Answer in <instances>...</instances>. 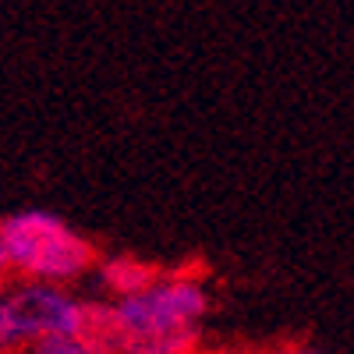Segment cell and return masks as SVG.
<instances>
[{"label": "cell", "mask_w": 354, "mask_h": 354, "mask_svg": "<svg viewBox=\"0 0 354 354\" xmlns=\"http://www.w3.org/2000/svg\"><path fill=\"white\" fill-rule=\"evenodd\" d=\"M0 298H4V308L11 315L18 347L32 344V340H43V337H61V333H78L82 330L85 298L71 294L68 287L21 280V283H11Z\"/></svg>", "instance_id": "cell-3"}, {"label": "cell", "mask_w": 354, "mask_h": 354, "mask_svg": "<svg viewBox=\"0 0 354 354\" xmlns=\"http://www.w3.org/2000/svg\"><path fill=\"white\" fill-rule=\"evenodd\" d=\"M0 245L11 262V273L32 283L68 287L88 270H96L100 252L68 220L46 209H21L0 220Z\"/></svg>", "instance_id": "cell-2"}, {"label": "cell", "mask_w": 354, "mask_h": 354, "mask_svg": "<svg viewBox=\"0 0 354 354\" xmlns=\"http://www.w3.org/2000/svg\"><path fill=\"white\" fill-rule=\"evenodd\" d=\"M11 262H8V255H4V245H0V294H4L8 287H11Z\"/></svg>", "instance_id": "cell-8"}, {"label": "cell", "mask_w": 354, "mask_h": 354, "mask_svg": "<svg viewBox=\"0 0 354 354\" xmlns=\"http://www.w3.org/2000/svg\"><path fill=\"white\" fill-rule=\"evenodd\" d=\"M18 347V337H15V326H11V315L4 308V298H0V354Z\"/></svg>", "instance_id": "cell-6"}, {"label": "cell", "mask_w": 354, "mask_h": 354, "mask_svg": "<svg viewBox=\"0 0 354 354\" xmlns=\"http://www.w3.org/2000/svg\"><path fill=\"white\" fill-rule=\"evenodd\" d=\"M195 354H202V351H195Z\"/></svg>", "instance_id": "cell-9"}, {"label": "cell", "mask_w": 354, "mask_h": 354, "mask_svg": "<svg viewBox=\"0 0 354 354\" xmlns=\"http://www.w3.org/2000/svg\"><path fill=\"white\" fill-rule=\"evenodd\" d=\"M241 354H322L308 344H283V347H259V351H241Z\"/></svg>", "instance_id": "cell-7"}, {"label": "cell", "mask_w": 354, "mask_h": 354, "mask_svg": "<svg viewBox=\"0 0 354 354\" xmlns=\"http://www.w3.org/2000/svg\"><path fill=\"white\" fill-rule=\"evenodd\" d=\"M209 287L195 273H160L145 290L110 301L117 319V354H195Z\"/></svg>", "instance_id": "cell-1"}, {"label": "cell", "mask_w": 354, "mask_h": 354, "mask_svg": "<svg viewBox=\"0 0 354 354\" xmlns=\"http://www.w3.org/2000/svg\"><path fill=\"white\" fill-rule=\"evenodd\" d=\"M96 273H100V283L113 294V301H121V298H131V294L145 290L163 270L138 255H110V259L96 262Z\"/></svg>", "instance_id": "cell-4"}, {"label": "cell", "mask_w": 354, "mask_h": 354, "mask_svg": "<svg viewBox=\"0 0 354 354\" xmlns=\"http://www.w3.org/2000/svg\"><path fill=\"white\" fill-rule=\"evenodd\" d=\"M25 354H100L93 344L78 333H61V337H43L32 344H21Z\"/></svg>", "instance_id": "cell-5"}]
</instances>
